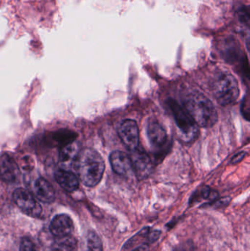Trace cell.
Masks as SVG:
<instances>
[{"mask_svg":"<svg viewBox=\"0 0 250 251\" xmlns=\"http://www.w3.org/2000/svg\"><path fill=\"white\" fill-rule=\"evenodd\" d=\"M54 251H60V250H59V249H55V250H54Z\"/></svg>","mask_w":250,"mask_h":251,"instance_id":"obj_23","label":"cell"},{"mask_svg":"<svg viewBox=\"0 0 250 251\" xmlns=\"http://www.w3.org/2000/svg\"><path fill=\"white\" fill-rule=\"evenodd\" d=\"M34 193L38 200L45 203H52L55 193L51 184L44 178H39L34 184Z\"/></svg>","mask_w":250,"mask_h":251,"instance_id":"obj_12","label":"cell"},{"mask_svg":"<svg viewBox=\"0 0 250 251\" xmlns=\"http://www.w3.org/2000/svg\"><path fill=\"white\" fill-rule=\"evenodd\" d=\"M147 134L151 146L156 150L165 149L168 143V136L162 126L158 122H153L147 127Z\"/></svg>","mask_w":250,"mask_h":251,"instance_id":"obj_9","label":"cell"},{"mask_svg":"<svg viewBox=\"0 0 250 251\" xmlns=\"http://www.w3.org/2000/svg\"><path fill=\"white\" fill-rule=\"evenodd\" d=\"M242 113H243L244 117L249 121L250 119V105H249V99L247 97L245 99L242 106Z\"/></svg>","mask_w":250,"mask_h":251,"instance_id":"obj_19","label":"cell"},{"mask_svg":"<svg viewBox=\"0 0 250 251\" xmlns=\"http://www.w3.org/2000/svg\"><path fill=\"white\" fill-rule=\"evenodd\" d=\"M20 251H38L33 242L29 238H23L21 242Z\"/></svg>","mask_w":250,"mask_h":251,"instance_id":"obj_18","label":"cell"},{"mask_svg":"<svg viewBox=\"0 0 250 251\" xmlns=\"http://www.w3.org/2000/svg\"><path fill=\"white\" fill-rule=\"evenodd\" d=\"M49 229L51 234L55 238H60V237L71 235L74 229V226L70 217L63 214V215H57L55 218H54L50 224Z\"/></svg>","mask_w":250,"mask_h":251,"instance_id":"obj_10","label":"cell"},{"mask_svg":"<svg viewBox=\"0 0 250 251\" xmlns=\"http://www.w3.org/2000/svg\"><path fill=\"white\" fill-rule=\"evenodd\" d=\"M0 176L7 182H16L20 178L21 171L14 159L4 154L0 157Z\"/></svg>","mask_w":250,"mask_h":251,"instance_id":"obj_11","label":"cell"},{"mask_svg":"<svg viewBox=\"0 0 250 251\" xmlns=\"http://www.w3.org/2000/svg\"><path fill=\"white\" fill-rule=\"evenodd\" d=\"M13 199L18 207L28 216L38 218L41 216L43 209L33 195L23 188L16 189L13 193Z\"/></svg>","mask_w":250,"mask_h":251,"instance_id":"obj_5","label":"cell"},{"mask_svg":"<svg viewBox=\"0 0 250 251\" xmlns=\"http://www.w3.org/2000/svg\"><path fill=\"white\" fill-rule=\"evenodd\" d=\"M149 250V244L144 243V244L139 245L136 249L132 251H148Z\"/></svg>","mask_w":250,"mask_h":251,"instance_id":"obj_21","label":"cell"},{"mask_svg":"<svg viewBox=\"0 0 250 251\" xmlns=\"http://www.w3.org/2000/svg\"><path fill=\"white\" fill-rule=\"evenodd\" d=\"M55 179L62 188L68 192H73L79 188V180L73 173L60 169L55 173Z\"/></svg>","mask_w":250,"mask_h":251,"instance_id":"obj_13","label":"cell"},{"mask_svg":"<svg viewBox=\"0 0 250 251\" xmlns=\"http://www.w3.org/2000/svg\"><path fill=\"white\" fill-rule=\"evenodd\" d=\"M87 244H88V251H104L102 242L95 231H90L88 232Z\"/></svg>","mask_w":250,"mask_h":251,"instance_id":"obj_16","label":"cell"},{"mask_svg":"<svg viewBox=\"0 0 250 251\" xmlns=\"http://www.w3.org/2000/svg\"><path fill=\"white\" fill-rule=\"evenodd\" d=\"M238 15H239V20L243 24H245L247 26H249L250 24V12L249 8L246 6H242V7L238 10Z\"/></svg>","mask_w":250,"mask_h":251,"instance_id":"obj_17","label":"cell"},{"mask_svg":"<svg viewBox=\"0 0 250 251\" xmlns=\"http://www.w3.org/2000/svg\"><path fill=\"white\" fill-rule=\"evenodd\" d=\"M110 164L114 173L120 176H128L133 172L132 159L129 155L120 151H115L110 156Z\"/></svg>","mask_w":250,"mask_h":251,"instance_id":"obj_8","label":"cell"},{"mask_svg":"<svg viewBox=\"0 0 250 251\" xmlns=\"http://www.w3.org/2000/svg\"><path fill=\"white\" fill-rule=\"evenodd\" d=\"M167 104L173 113L176 125L180 131V136L186 142L192 141L198 135V125L190 115L179 103L173 99L167 100Z\"/></svg>","mask_w":250,"mask_h":251,"instance_id":"obj_4","label":"cell"},{"mask_svg":"<svg viewBox=\"0 0 250 251\" xmlns=\"http://www.w3.org/2000/svg\"><path fill=\"white\" fill-rule=\"evenodd\" d=\"M78 154V146L74 142L66 145L60 151V163L65 168H68L76 160Z\"/></svg>","mask_w":250,"mask_h":251,"instance_id":"obj_14","label":"cell"},{"mask_svg":"<svg viewBox=\"0 0 250 251\" xmlns=\"http://www.w3.org/2000/svg\"><path fill=\"white\" fill-rule=\"evenodd\" d=\"M78 175L87 187L96 186L102 178L105 170L104 159L94 149H86L80 152L76 158Z\"/></svg>","mask_w":250,"mask_h":251,"instance_id":"obj_1","label":"cell"},{"mask_svg":"<svg viewBox=\"0 0 250 251\" xmlns=\"http://www.w3.org/2000/svg\"><path fill=\"white\" fill-rule=\"evenodd\" d=\"M131 156L133 171H135L136 176L139 179L147 178L152 171L153 165L151 159L145 152L137 149L132 151Z\"/></svg>","mask_w":250,"mask_h":251,"instance_id":"obj_7","label":"cell"},{"mask_svg":"<svg viewBox=\"0 0 250 251\" xmlns=\"http://www.w3.org/2000/svg\"><path fill=\"white\" fill-rule=\"evenodd\" d=\"M55 243L59 250L62 251H74L77 248V240L73 235L55 238Z\"/></svg>","mask_w":250,"mask_h":251,"instance_id":"obj_15","label":"cell"},{"mask_svg":"<svg viewBox=\"0 0 250 251\" xmlns=\"http://www.w3.org/2000/svg\"><path fill=\"white\" fill-rule=\"evenodd\" d=\"M245 155H246V153L244 151L240 152V153L235 155V156H233V159H232L231 163L236 164L238 163V162H241V161L244 159V157H245Z\"/></svg>","mask_w":250,"mask_h":251,"instance_id":"obj_20","label":"cell"},{"mask_svg":"<svg viewBox=\"0 0 250 251\" xmlns=\"http://www.w3.org/2000/svg\"><path fill=\"white\" fill-rule=\"evenodd\" d=\"M176 251H195L192 246H181Z\"/></svg>","mask_w":250,"mask_h":251,"instance_id":"obj_22","label":"cell"},{"mask_svg":"<svg viewBox=\"0 0 250 251\" xmlns=\"http://www.w3.org/2000/svg\"><path fill=\"white\" fill-rule=\"evenodd\" d=\"M185 110L199 126L209 128L218 120V115L209 99L200 92L188 94L183 101Z\"/></svg>","mask_w":250,"mask_h":251,"instance_id":"obj_2","label":"cell"},{"mask_svg":"<svg viewBox=\"0 0 250 251\" xmlns=\"http://www.w3.org/2000/svg\"><path fill=\"white\" fill-rule=\"evenodd\" d=\"M118 134L129 150L137 149L139 142V128L135 121L132 119L123 121L118 128Z\"/></svg>","mask_w":250,"mask_h":251,"instance_id":"obj_6","label":"cell"},{"mask_svg":"<svg viewBox=\"0 0 250 251\" xmlns=\"http://www.w3.org/2000/svg\"><path fill=\"white\" fill-rule=\"evenodd\" d=\"M212 91L219 104L223 106L235 102L240 94L237 80L229 73H221L216 77L213 82Z\"/></svg>","mask_w":250,"mask_h":251,"instance_id":"obj_3","label":"cell"}]
</instances>
